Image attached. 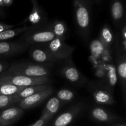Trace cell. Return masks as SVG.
Listing matches in <instances>:
<instances>
[{"label": "cell", "mask_w": 126, "mask_h": 126, "mask_svg": "<svg viewBox=\"0 0 126 126\" xmlns=\"http://www.w3.org/2000/svg\"><path fill=\"white\" fill-rule=\"evenodd\" d=\"M91 2L89 0H73L76 29L84 41H87L91 34Z\"/></svg>", "instance_id": "1"}, {"label": "cell", "mask_w": 126, "mask_h": 126, "mask_svg": "<svg viewBox=\"0 0 126 126\" xmlns=\"http://www.w3.org/2000/svg\"><path fill=\"white\" fill-rule=\"evenodd\" d=\"M52 65L37 63L17 62L11 64L4 73L23 75L29 77H49L51 74Z\"/></svg>", "instance_id": "2"}, {"label": "cell", "mask_w": 126, "mask_h": 126, "mask_svg": "<svg viewBox=\"0 0 126 126\" xmlns=\"http://www.w3.org/2000/svg\"><path fill=\"white\" fill-rule=\"evenodd\" d=\"M55 38L51 29L50 23L36 26H30V28L22 34L19 40L30 44H44Z\"/></svg>", "instance_id": "3"}, {"label": "cell", "mask_w": 126, "mask_h": 126, "mask_svg": "<svg viewBox=\"0 0 126 126\" xmlns=\"http://www.w3.org/2000/svg\"><path fill=\"white\" fill-rule=\"evenodd\" d=\"M51 79L49 77H29L23 75L7 74L0 75V83H6L20 87H28L34 85L50 84Z\"/></svg>", "instance_id": "4"}, {"label": "cell", "mask_w": 126, "mask_h": 126, "mask_svg": "<svg viewBox=\"0 0 126 126\" xmlns=\"http://www.w3.org/2000/svg\"><path fill=\"white\" fill-rule=\"evenodd\" d=\"M65 40L64 39L55 37L52 41L43 45L58 62L67 60L71 57L75 47L66 44Z\"/></svg>", "instance_id": "5"}, {"label": "cell", "mask_w": 126, "mask_h": 126, "mask_svg": "<svg viewBox=\"0 0 126 126\" xmlns=\"http://www.w3.org/2000/svg\"><path fill=\"white\" fill-rule=\"evenodd\" d=\"M89 89L97 103L110 105L115 103L113 92L108 86L98 82H91L89 86Z\"/></svg>", "instance_id": "6"}, {"label": "cell", "mask_w": 126, "mask_h": 126, "mask_svg": "<svg viewBox=\"0 0 126 126\" xmlns=\"http://www.w3.org/2000/svg\"><path fill=\"white\" fill-rule=\"evenodd\" d=\"M54 92L51 86L38 92L30 97L22 99L18 103V106L23 110L35 108L37 106L42 104Z\"/></svg>", "instance_id": "7"}, {"label": "cell", "mask_w": 126, "mask_h": 126, "mask_svg": "<svg viewBox=\"0 0 126 126\" xmlns=\"http://www.w3.org/2000/svg\"><path fill=\"white\" fill-rule=\"evenodd\" d=\"M119 38H117L116 43V55L117 74L120 81L124 99L126 92V54L124 53L119 45Z\"/></svg>", "instance_id": "8"}, {"label": "cell", "mask_w": 126, "mask_h": 126, "mask_svg": "<svg viewBox=\"0 0 126 126\" xmlns=\"http://www.w3.org/2000/svg\"><path fill=\"white\" fill-rule=\"evenodd\" d=\"M31 46L20 40L0 41V56L12 57L25 52Z\"/></svg>", "instance_id": "9"}, {"label": "cell", "mask_w": 126, "mask_h": 126, "mask_svg": "<svg viewBox=\"0 0 126 126\" xmlns=\"http://www.w3.org/2000/svg\"><path fill=\"white\" fill-rule=\"evenodd\" d=\"M29 55L31 59L37 63L52 65L55 63L58 62L43 44L32 46L30 49Z\"/></svg>", "instance_id": "10"}, {"label": "cell", "mask_w": 126, "mask_h": 126, "mask_svg": "<svg viewBox=\"0 0 126 126\" xmlns=\"http://www.w3.org/2000/svg\"><path fill=\"white\" fill-rule=\"evenodd\" d=\"M83 108V104L81 103L74 105L54 119L50 126H68L81 113Z\"/></svg>", "instance_id": "11"}, {"label": "cell", "mask_w": 126, "mask_h": 126, "mask_svg": "<svg viewBox=\"0 0 126 126\" xmlns=\"http://www.w3.org/2000/svg\"><path fill=\"white\" fill-rule=\"evenodd\" d=\"M24 110L18 105L12 106L0 113V126H10L19 120Z\"/></svg>", "instance_id": "12"}, {"label": "cell", "mask_w": 126, "mask_h": 126, "mask_svg": "<svg viewBox=\"0 0 126 126\" xmlns=\"http://www.w3.org/2000/svg\"><path fill=\"white\" fill-rule=\"evenodd\" d=\"M60 73L66 80L73 84H82L86 80V78L73 64L71 60L62 68Z\"/></svg>", "instance_id": "13"}, {"label": "cell", "mask_w": 126, "mask_h": 126, "mask_svg": "<svg viewBox=\"0 0 126 126\" xmlns=\"http://www.w3.org/2000/svg\"><path fill=\"white\" fill-rule=\"evenodd\" d=\"M111 16L116 26L120 27L124 22V8L123 0H111Z\"/></svg>", "instance_id": "14"}, {"label": "cell", "mask_w": 126, "mask_h": 126, "mask_svg": "<svg viewBox=\"0 0 126 126\" xmlns=\"http://www.w3.org/2000/svg\"><path fill=\"white\" fill-rule=\"evenodd\" d=\"M91 118L100 123H110L118 119L115 114L100 107H93L90 111Z\"/></svg>", "instance_id": "15"}, {"label": "cell", "mask_w": 126, "mask_h": 126, "mask_svg": "<svg viewBox=\"0 0 126 126\" xmlns=\"http://www.w3.org/2000/svg\"><path fill=\"white\" fill-rule=\"evenodd\" d=\"M26 21L29 22L31 26H36L47 22V17L44 11L38 6V2L33 4V9Z\"/></svg>", "instance_id": "16"}, {"label": "cell", "mask_w": 126, "mask_h": 126, "mask_svg": "<svg viewBox=\"0 0 126 126\" xmlns=\"http://www.w3.org/2000/svg\"><path fill=\"white\" fill-rule=\"evenodd\" d=\"M61 105L62 103L56 97H51L47 102L44 109L42 111L41 114L52 118L59 111Z\"/></svg>", "instance_id": "17"}, {"label": "cell", "mask_w": 126, "mask_h": 126, "mask_svg": "<svg viewBox=\"0 0 126 126\" xmlns=\"http://www.w3.org/2000/svg\"><path fill=\"white\" fill-rule=\"evenodd\" d=\"M49 86H50V84H47L34 85V86H28V87H25L23 90H22L18 93L16 94V95L20 100H22L23 98H25L37 93V92H40V91L49 87Z\"/></svg>", "instance_id": "18"}, {"label": "cell", "mask_w": 126, "mask_h": 126, "mask_svg": "<svg viewBox=\"0 0 126 126\" xmlns=\"http://www.w3.org/2000/svg\"><path fill=\"white\" fill-rule=\"evenodd\" d=\"M51 29L55 37L65 39L68 28L63 21L56 20L50 23Z\"/></svg>", "instance_id": "19"}, {"label": "cell", "mask_w": 126, "mask_h": 126, "mask_svg": "<svg viewBox=\"0 0 126 126\" xmlns=\"http://www.w3.org/2000/svg\"><path fill=\"white\" fill-rule=\"evenodd\" d=\"M100 39L107 47L112 45L114 41V35L112 30L108 25H105L100 32Z\"/></svg>", "instance_id": "20"}, {"label": "cell", "mask_w": 126, "mask_h": 126, "mask_svg": "<svg viewBox=\"0 0 126 126\" xmlns=\"http://www.w3.org/2000/svg\"><path fill=\"white\" fill-rule=\"evenodd\" d=\"M29 28L30 27H24L22 28H12V29L3 31L0 33V41H5L6 40L12 39L19 34H22Z\"/></svg>", "instance_id": "21"}, {"label": "cell", "mask_w": 126, "mask_h": 126, "mask_svg": "<svg viewBox=\"0 0 126 126\" xmlns=\"http://www.w3.org/2000/svg\"><path fill=\"white\" fill-rule=\"evenodd\" d=\"M20 101L16 94L12 95H0V110L12 107L15 104H18Z\"/></svg>", "instance_id": "22"}, {"label": "cell", "mask_w": 126, "mask_h": 126, "mask_svg": "<svg viewBox=\"0 0 126 126\" xmlns=\"http://www.w3.org/2000/svg\"><path fill=\"white\" fill-rule=\"evenodd\" d=\"M25 87H20L6 83H0V95H12L20 92Z\"/></svg>", "instance_id": "23"}, {"label": "cell", "mask_w": 126, "mask_h": 126, "mask_svg": "<svg viewBox=\"0 0 126 126\" xmlns=\"http://www.w3.org/2000/svg\"><path fill=\"white\" fill-rule=\"evenodd\" d=\"M75 93L68 89H62L57 92L56 97L62 103H68L75 98Z\"/></svg>", "instance_id": "24"}, {"label": "cell", "mask_w": 126, "mask_h": 126, "mask_svg": "<svg viewBox=\"0 0 126 126\" xmlns=\"http://www.w3.org/2000/svg\"><path fill=\"white\" fill-rule=\"evenodd\" d=\"M108 68V77H109V86H108V87L111 90L113 89L117 81V76L116 75V68L114 65H109Z\"/></svg>", "instance_id": "25"}, {"label": "cell", "mask_w": 126, "mask_h": 126, "mask_svg": "<svg viewBox=\"0 0 126 126\" xmlns=\"http://www.w3.org/2000/svg\"><path fill=\"white\" fill-rule=\"evenodd\" d=\"M52 119V118H51L50 117L41 114L38 121L28 126H46Z\"/></svg>", "instance_id": "26"}, {"label": "cell", "mask_w": 126, "mask_h": 126, "mask_svg": "<svg viewBox=\"0 0 126 126\" xmlns=\"http://www.w3.org/2000/svg\"><path fill=\"white\" fill-rule=\"evenodd\" d=\"M15 26L12 25H9V24H6V23H1L0 22V33L3 31L7 30L12 29V28H14Z\"/></svg>", "instance_id": "27"}, {"label": "cell", "mask_w": 126, "mask_h": 126, "mask_svg": "<svg viewBox=\"0 0 126 126\" xmlns=\"http://www.w3.org/2000/svg\"><path fill=\"white\" fill-rule=\"evenodd\" d=\"M8 68V64L4 62H0V75Z\"/></svg>", "instance_id": "28"}, {"label": "cell", "mask_w": 126, "mask_h": 126, "mask_svg": "<svg viewBox=\"0 0 126 126\" xmlns=\"http://www.w3.org/2000/svg\"><path fill=\"white\" fill-rule=\"evenodd\" d=\"M121 39L122 41H126V23H123L121 27Z\"/></svg>", "instance_id": "29"}, {"label": "cell", "mask_w": 126, "mask_h": 126, "mask_svg": "<svg viewBox=\"0 0 126 126\" xmlns=\"http://www.w3.org/2000/svg\"><path fill=\"white\" fill-rule=\"evenodd\" d=\"M14 0H3L4 6H9L13 2Z\"/></svg>", "instance_id": "30"}, {"label": "cell", "mask_w": 126, "mask_h": 126, "mask_svg": "<svg viewBox=\"0 0 126 126\" xmlns=\"http://www.w3.org/2000/svg\"><path fill=\"white\" fill-rule=\"evenodd\" d=\"M94 1L97 4H100L102 2V0H94Z\"/></svg>", "instance_id": "31"}, {"label": "cell", "mask_w": 126, "mask_h": 126, "mask_svg": "<svg viewBox=\"0 0 126 126\" xmlns=\"http://www.w3.org/2000/svg\"><path fill=\"white\" fill-rule=\"evenodd\" d=\"M0 7H4L3 0H0Z\"/></svg>", "instance_id": "32"}, {"label": "cell", "mask_w": 126, "mask_h": 126, "mask_svg": "<svg viewBox=\"0 0 126 126\" xmlns=\"http://www.w3.org/2000/svg\"><path fill=\"white\" fill-rule=\"evenodd\" d=\"M4 14V12H3V11H2V10L1 9V7H0V16H3Z\"/></svg>", "instance_id": "33"}, {"label": "cell", "mask_w": 126, "mask_h": 126, "mask_svg": "<svg viewBox=\"0 0 126 126\" xmlns=\"http://www.w3.org/2000/svg\"><path fill=\"white\" fill-rule=\"evenodd\" d=\"M31 1H32V4H34V3H35V2H37L36 0H31Z\"/></svg>", "instance_id": "34"}, {"label": "cell", "mask_w": 126, "mask_h": 126, "mask_svg": "<svg viewBox=\"0 0 126 126\" xmlns=\"http://www.w3.org/2000/svg\"><path fill=\"white\" fill-rule=\"evenodd\" d=\"M114 126H126L125 124H119V125H116Z\"/></svg>", "instance_id": "35"}, {"label": "cell", "mask_w": 126, "mask_h": 126, "mask_svg": "<svg viewBox=\"0 0 126 126\" xmlns=\"http://www.w3.org/2000/svg\"><path fill=\"white\" fill-rule=\"evenodd\" d=\"M89 1H91V2H92V0H89Z\"/></svg>", "instance_id": "36"}]
</instances>
